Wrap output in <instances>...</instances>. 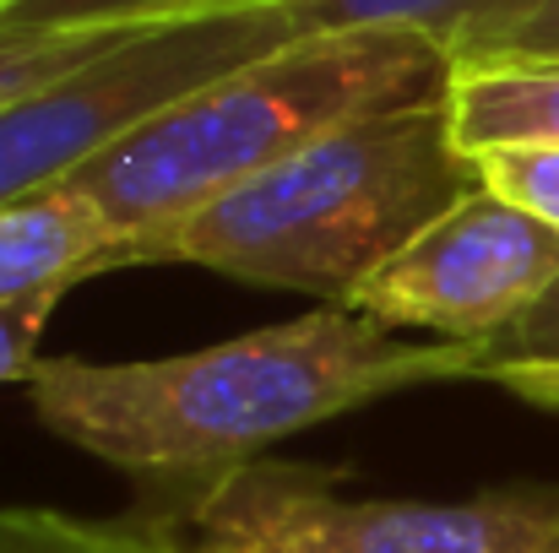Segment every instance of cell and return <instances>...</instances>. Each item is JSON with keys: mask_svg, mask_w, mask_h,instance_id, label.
Returning a JSON list of instances; mask_svg holds the SVG:
<instances>
[{"mask_svg": "<svg viewBox=\"0 0 559 553\" xmlns=\"http://www.w3.org/2000/svg\"><path fill=\"white\" fill-rule=\"evenodd\" d=\"M478 369L484 353L467 342L402 337L359 310L321 304L175 359H38L27 396L49 434L142 483L136 516L186 532L201 500L261 467L277 440L396 390L478 380Z\"/></svg>", "mask_w": 559, "mask_h": 553, "instance_id": "1", "label": "cell"}, {"mask_svg": "<svg viewBox=\"0 0 559 553\" xmlns=\"http://www.w3.org/2000/svg\"><path fill=\"white\" fill-rule=\"evenodd\" d=\"M451 71V55L418 33L294 38L180 98L60 184L120 228L136 266L153 261L158 239L190 212L283 164L305 142L365 115L445 98Z\"/></svg>", "mask_w": 559, "mask_h": 553, "instance_id": "2", "label": "cell"}, {"mask_svg": "<svg viewBox=\"0 0 559 553\" xmlns=\"http://www.w3.org/2000/svg\"><path fill=\"white\" fill-rule=\"evenodd\" d=\"M484 190V164L462 153L445 98L348 120L255 180L223 190L153 261H186L239 282L343 304L440 212Z\"/></svg>", "mask_w": 559, "mask_h": 553, "instance_id": "3", "label": "cell"}, {"mask_svg": "<svg viewBox=\"0 0 559 553\" xmlns=\"http://www.w3.org/2000/svg\"><path fill=\"white\" fill-rule=\"evenodd\" d=\"M294 44L277 5L147 22L0 115V206L49 190L206 82Z\"/></svg>", "mask_w": 559, "mask_h": 553, "instance_id": "4", "label": "cell"}, {"mask_svg": "<svg viewBox=\"0 0 559 553\" xmlns=\"http://www.w3.org/2000/svg\"><path fill=\"white\" fill-rule=\"evenodd\" d=\"M206 553H559V483L467 500H348L332 478L261 461L186 521Z\"/></svg>", "mask_w": 559, "mask_h": 553, "instance_id": "5", "label": "cell"}, {"mask_svg": "<svg viewBox=\"0 0 559 553\" xmlns=\"http://www.w3.org/2000/svg\"><path fill=\"white\" fill-rule=\"evenodd\" d=\"M555 282L559 228L484 184L424 223L348 299V310L391 332H429L484 353Z\"/></svg>", "mask_w": 559, "mask_h": 553, "instance_id": "6", "label": "cell"}, {"mask_svg": "<svg viewBox=\"0 0 559 553\" xmlns=\"http://www.w3.org/2000/svg\"><path fill=\"white\" fill-rule=\"evenodd\" d=\"M109 266H131V250L87 195L49 184L0 206V310L33 293H71Z\"/></svg>", "mask_w": 559, "mask_h": 553, "instance_id": "7", "label": "cell"}, {"mask_svg": "<svg viewBox=\"0 0 559 553\" xmlns=\"http://www.w3.org/2000/svg\"><path fill=\"white\" fill-rule=\"evenodd\" d=\"M294 38L326 33H418L451 65L500 55L549 0H272Z\"/></svg>", "mask_w": 559, "mask_h": 553, "instance_id": "8", "label": "cell"}, {"mask_svg": "<svg viewBox=\"0 0 559 553\" xmlns=\"http://www.w3.org/2000/svg\"><path fill=\"white\" fill-rule=\"evenodd\" d=\"M451 131L467 158L559 147V55H489L451 71Z\"/></svg>", "mask_w": 559, "mask_h": 553, "instance_id": "9", "label": "cell"}, {"mask_svg": "<svg viewBox=\"0 0 559 553\" xmlns=\"http://www.w3.org/2000/svg\"><path fill=\"white\" fill-rule=\"evenodd\" d=\"M0 553H206L147 516H76L49 505H0Z\"/></svg>", "mask_w": 559, "mask_h": 553, "instance_id": "10", "label": "cell"}, {"mask_svg": "<svg viewBox=\"0 0 559 553\" xmlns=\"http://www.w3.org/2000/svg\"><path fill=\"white\" fill-rule=\"evenodd\" d=\"M131 27H11L0 22V115L22 104L27 93L71 76L109 44H120Z\"/></svg>", "mask_w": 559, "mask_h": 553, "instance_id": "11", "label": "cell"}, {"mask_svg": "<svg viewBox=\"0 0 559 553\" xmlns=\"http://www.w3.org/2000/svg\"><path fill=\"white\" fill-rule=\"evenodd\" d=\"M239 5H272V0H22L0 22L11 27H147V22L239 11Z\"/></svg>", "mask_w": 559, "mask_h": 553, "instance_id": "12", "label": "cell"}, {"mask_svg": "<svg viewBox=\"0 0 559 553\" xmlns=\"http://www.w3.org/2000/svg\"><path fill=\"white\" fill-rule=\"evenodd\" d=\"M484 164V184L500 190L506 201L538 212L544 223L559 228V147H522V153H495L478 158Z\"/></svg>", "mask_w": 559, "mask_h": 553, "instance_id": "13", "label": "cell"}, {"mask_svg": "<svg viewBox=\"0 0 559 553\" xmlns=\"http://www.w3.org/2000/svg\"><path fill=\"white\" fill-rule=\"evenodd\" d=\"M500 364H559V282L511 326V332H506V337H495V342L484 348L478 380Z\"/></svg>", "mask_w": 559, "mask_h": 553, "instance_id": "14", "label": "cell"}, {"mask_svg": "<svg viewBox=\"0 0 559 553\" xmlns=\"http://www.w3.org/2000/svg\"><path fill=\"white\" fill-rule=\"evenodd\" d=\"M60 299L66 293H33V299L0 310V385L33 374V364H38V337H44L49 315L60 310Z\"/></svg>", "mask_w": 559, "mask_h": 553, "instance_id": "15", "label": "cell"}, {"mask_svg": "<svg viewBox=\"0 0 559 553\" xmlns=\"http://www.w3.org/2000/svg\"><path fill=\"white\" fill-rule=\"evenodd\" d=\"M484 380L506 385L511 396H522V401H533V407H544V412L559 418V364H500L489 369Z\"/></svg>", "mask_w": 559, "mask_h": 553, "instance_id": "16", "label": "cell"}, {"mask_svg": "<svg viewBox=\"0 0 559 553\" xmlns=\"http://www.w3.org/2000/svg\"><path fill=\"white\" fill-rule=\"evenodd\" d=\"M500 55H559V0H549Z\"/></svg>", "mask_w": 559, "mask_h": 553, "instance_id": "17", "label": "cell"}, {"mask_svg": "<svg viewBox=\"0 0 559 553\" xmlns=\"http://www.w3.org/2000/svg\"><path fill=\"white\" fill-rule=\"evenodd\" d=\"M11 5H22V0H0V16H5V11H11Z\"/></svg>", "mask_w": 559, "mask_h": 553, "instance_id": "18", "label": "cell"}]
</instances>
